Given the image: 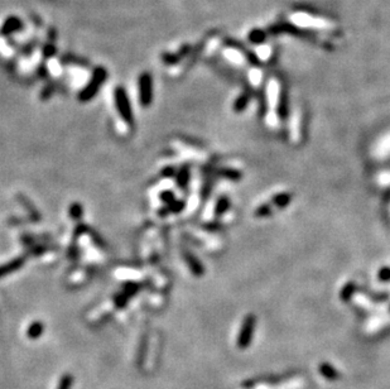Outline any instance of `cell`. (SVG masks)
I'll return each instance as SVG.
<instances>
[{
  "instance_id": "25",
  "label": "cell",
  "mask_w": 390,
  "mask_h": 389,
  "mask_svg": "<svg viewBox=\"0 0 390 389\" xmlns=\"http://www.w3.org/2000/svg\"><path fill=\"white\" fill-rule=\"evenodd\" d=\"M19 200L23 202V204H24L25 209L29 210V211H30V215H32V217H33V220H34V221H38V220H41V216H40V215H38L37 210L32 209V206H28V205H29V202H28V200L25 199L24 196H22V193L19 195Z\"/></svg>"
},
{
  "instance_id": "28",
  "label": "cell",
  "mask_w": 390,
  "mask_h": 389,
  "mask_svg": "<svg viewBox=\"0 0 390 389\" xmlns=\"http://www.w3.org/2000/svg\"><path fill=\"white\" fill-rule=\"evenodd\" d=\"M71 383H72L71 375H64V377L61 379V382H59L58 389H69L71 388Z\"/></svg>"
},
{
  "instance_id": "7",
  "label": "cell",
  "mask_w": 390,
  "mask_h": 389,
  "mask_svg": "<svg viewBox=\"0 0 390 389\" xmlns=\"http://www.w3.org/2000/svg\"><path fill=\"white\" fill-rule=\"evenodd\" d=\"M25 263V256H18V258L12 259L10 262L2 264L0 266V278H4V277L9 276V274L14 273L18 269L22 268Z\"/></svg>"
},
{
  "instance_id": "15",
  "label": "cell",
  "mask_w": 390,
  "mask_h": 389,
  "mask_svg": "<svg viewBox=\"0 0 390 389\" xmlns=\"http://www.w3.org/2000/svg\"><path fill=\"white\" fill-rule=\"evenodd\" d=\"M249 95L246 94V92H244V94L240 95L239 98L235 100L234 103V111L235 113H241V111H244L245 109H246L247 104H249Z\"/></svg>"
},
{
  "instance_id": "4",
  "label": "cell",
  "mask_w": 390,
  "mask_h": 389,
  "mask_svg": "<svg viewBox=\"0 0 390 389\" xmlns=\"http://www.w3.org/2000/svg\"><path fill=\"white\" fill-rule=\"evenodd\" d=\"M139 103L143 108H149L153 103V79L149 72H143L138 80Z\"/></svg>"
},
{
  "instance_id": "26",
  "label": "cell",
  "mask_w": 390,
  "mask_h": 389,
  "mask_svg": "<svg viewBox=\"0 0 390 389\" xmlns=\"http://www.w3.org/2000/svg\"><path fill=\"white\" fill-rule=\"evenodd\" d=\"M378 278H379V281H383V282L390 281V268L389 267H384V268H381L380 271H379Z\"/></svg>"
},
{
  "instance_id": "1",
  "label": "cell",
  "mask_w": 390,
  "mask_h": 389,
  "mask_svg": "<svg viewBox=\"0 0 390 389\" xmlns=\"http://www.w3.org/2000/svg\"><path fill=\"white\" fill-rule=\"evenodd\" d=\"M108 77V71L104 67H97L96 70L92 74L91 80L89 81V84L84 87V89L80 91L79 94V100L81 103H87V101L92 100L97 95L99 90L101 89L102 84L105 82Z\"/></svg>"
},
{
  "instance_id": "6",
  "label": "cell",
  "mask_w": 390,
  "mask_h": 389,
  "mask_svg": "<svg viewBox=\"0 0 390 389\" xmlns=\"http://www.w3.org/2000/svg\"><path fill=\"white\" fill-rule=\"evenodd\" d=\"M183 259H185L186 264L188 266L190 271L195 274L196 277H202L205 274V268H203V264L192 251L190 250H183Z\"/></svg>"
},
{
  "instance_id": "16",
  "label": "cell",
  "mask_w": 390,
  "mask_h": 389,
  "mask_svg": "<svg viewBox=\"0 0 390 389\" xmlns=\"http://www.w3.org/2000/svg\"><path fill=\"white\" fill-rule=\"evenodd\" d=\"M265 40H267V32H264V30L254 29L250 32L249 41L252 43H254V45H260V43L264 42Z\"/></svg>"
},
{
  "instance_id": "2",
  "label": "cell",
  "mask_w": 390,
  "mask_h": 389,
  "mask_svg": "<svg viewBox=\"0 0 390 389\" xmlns=\"http://www.w3.org/2000/svg\"><path fill=\"white\" fill-rule=\"evenodd\" d=\"M114 101H115V108L118 110L119 115L121 116L124 121L128 125H133L134 123V114L133 108H131L130 100H129L126 90L124 87L118 86L114 91Z\"/></svg>"
},
{
  "instance_id": "33",
  "label": "cell",
  "mask_w": 390,
  "mask_h": 389,
  "mask_svg": "<svg viewBox=\"0 0 390 389\" xmlns=\"http://www.w3.org/2000/svg\"><path fill=\"white\" fill-rule=\"evenodd\" d=\"M169 214L170 212H169V209H168V206L162 207V209L158 211V216H161V217L167 216V215H169Z\"/></svg>"
},
{
  "instance_id": "10",
  "label": "cell",
  "mask_w": 390,
  "mask_h": 389,
  "mask_svg": "<svg viewBox=\"0 0 390 389\" xmlns=\"http://www.w3.org/2000/svg\"><path fill=\"white\" fill-rule=\"evenodd\" d=\"M20 27H22V22H20L18 18L10 17L9 19H7V22L4 23V25H3L2 33L3 35H9V33H13L19 29Z\"/></svg>"
},
{
  "instance_id": "3",
  "label": "cell",
  "mask_w": 390,
  "mask_h": 389,
  "mask_svg": "<svg viewBox=\"0 0 390 389\" xmlns=\"http://www.w3.org/2000/svg\"><path fill=\"white\" fill-rule=\"evenodd\" d=\"M255 326H257V318H255L253 313H250L242 321L239 335H237V347L239 349L244 350L249 347L250 342L253 341V338H254Z\"/></svg>"
},
{
  "instance_id": "14",
  "label": "cell",
  "mask_w": 390,
  "mask_h": 389,
  "mask_svg": "<svg viewBox=\"0 0 390 389\" xmlns=\"http://www.w3.org/2000/svg\"><path fill=\"white\" fill-rule=\"evenodd\" d=\"M68 215L72 220L75 221H79L82 219V215H84V207L79 202H74L72 205H69L68 207Z\"/></svg>"
},
{
  "instance_id": "32",
  "label": "cell",
  "mask_w": 390,
  "mask_h": 389,
  "mask_svg": "<svg viewBox=\"0 0 390 389\" xmlns=\"http://www.w3.org/2000/svg\"><path fill=\"white\" fill-rule=\"evenodd\" d=\"M55 52H56V49L52 45L46 46V48H45V56L46 57H52L53 54H55Z\"/></svg>"
},
{
  "instance_id": "9",
  "label": "cell",
  "mask_w": 390,
  "mask_h": 389,
  "mask_svg": "<svg viewBox=\"0 0 390 389\" xmlns=\"http://www.w3.org/2000/svg\"><path fill=\"white\" fill-rule=\"evenodd\" d=\"M292 201V195L288 192H281L275 195L274 197L272 199L270 204H272L273 207H277V209H284V207L288 206Z\"/></svg>"
},
{
  "instance_id": "8",
  "label": "cell",
  "mask_w": 390,
  "mask_h": 389,
  "mask_svg": "<svg viewBox=\"0 0 390 389\" xmlns=\"http://www.w3.org/2000/svg\"><path fill=\"white\" fill-rule=\"evenodd\" d=\"M190 180H191L190 166L183 165L182 167H180V170L177 171V175H175V183H177V186L181 188V190H187Z\"/></svg>"
},
{
  "instance_id": "20",
  "label": "cell",
  "mask_w": 390,
  "mask_h": 389,
  "mask_svg": "<svg viewBox=\"0 0 390 389\" xmlns=\"http://www.w3.org/2000/svg\"><path fill=\"white\" fill-rule=\"evenodd\" d=\"M219 176L227 178V180H232V181H237V180H240V178H241V175H240V172H237V171H235V170H229V168H223V170L219 171Z\"/></svg>"
},
{
  "instance_id": "17",
  "label": "cell",
  "mask_w": 390,
  "mask_h": 389,
  "mask_svg": "<svg viewBox=\"0 0 390 389\" xmlns=\"http://www.w3.org/2000/svg\"><path fill=\"white\" fill-rule=\"evenodd\" d=\"M355 291H356V284L352 283V282H350V283H347L342 289H341L340 298L342 301H345V302H347V301L352 297V295L355 293Z\"/></svg>"
},
{
  "instance_id": "27",
  "label": "cell",
  "mask_w": 390,
  "mask_h": 389,
  "mask_svg": "<svg viewBox=\"0 0 390 389\" xmlns=\"http://www.w3.org/2000/svg\"><path fill=\"white\" fill-rule=\"evenodd\" d=\"M128 298H129V296H126L124 292L118 293V295H116V297H115L116 306H118V307H124V306H125V303H126V301H128Z\"/></svg>"
},
{
  "instance_id": "11",
  "label": "cell",
  "mask_w": 390,
  "mask_h": 389,
  "mask_svg": "<svg viewBox=\"0 0 390 389\" xmlns=\"http://www.w3.org/2000/svg\"><path fill=\"white\" fill-rule=\"evenodd\" d=\"M318 370L320 373H321V374L329 380H337L338 377H340L337 370H336L334 367H331L330 364H327V363H322V364H320Z\"/></svg>"
},
{
  "instance_id": "31",
  "label": "cell",
  "mask_w": 390,
  "mask_h": 389,
  "mask_svg": "<svg viewBox=\"0 0 390 389\" xmlns=\"http://www.w3.org/2000/svg\"><path fill=\"white\" fill-rule=\"evenodd\" d=\"M162 175H163V177H175V175H177V171H175V168L173 167H166L162 170Z\"/></svg>"
},
{
  "instance_id": "34",
  "label": "cell",
  "mask_w": 390,
  "mask_h": 389,
  "mask_svg": "<svg viewBox=\"0 0 390 389\" xmlns=\"http://www.w3.org/2000/svg\"><path fill=\"white\" fill-rule=\"evenodd\" d=\"M68 255H71V258H75V256L77 255V248L76 246H72V248H69L68 250Z\"/></svg>"
},
{
  "instance_id": "18",
  "label": "cell",
  "mask_w": 390,
  "mask_h": 389,
  "mask_svg": "<svg viewBox=\"0 0 390 389\" xmlns=\"http://www.w3.org/2000/svg\"><path fill=\"white\" fill-rule=\"evenodd\" d=\"M43 333V323L42 322H33L32 325L29 326V329H28L27 331V335L28 338L30 339H37L40 338L41 334Z\"/></svg>"
},
{
  "instance_id": "5",
  "label": "cell",
  "mask_w": 390,
  "mask_h": 389,
  "mask_svg": "<svg viewBox=\"0 0 390 389\" xmlns=\"http://www.w3.org/2000/svg\"><path fill=\"white\" fill-rule=\"evenodd\" d=\"M270 35H279V33H288V35L296 36L298 38H303V40H309V41H316V35L311 30L301 29V28L296 27V25L291 24L288 22L283 23H277V24L269 27Z\"/></svg>"
},
{
  "instance_id": "21",
  "label": "cell",
  "mask_w": 390,
  "mask_h": 389,
  "mask_svg": "<svg viewBox=\"0 0 390 389\" xmlns=\"http://www.w3.org/2000/svg\"><path fill=\"white\" fill-rule=\"evenodd\" d=\"M297 9L301 10V12L307 13V14L309 15H317V17H325V15H327L325 14L324 10H320L317 9V8L311 7V5H301V7H298ZM327 17H330V15H327Z\"/></svg>"
},
{
  "instance_id": "13",
  "label": "cell",
  "mask_w": 390,
  "mask_h": 389,
  "mask_svg": "<svg viewBox=\"0 0 390 389\" xmlns=\"http://www.w3.org/2000/svg\"><path fill=\"white\" fill-rule=\"evenodd\" d=\"M278 114L281 119H286L287 114H288V98H287V92L284 90H281L280 96H279Z\"/></svg>"
},
{
  "instance_id": "24",
  "label": "cell",
  "mask_w": 390,
  "mask_h": 389,
  "mask_svg": "<svg viewBox=\"0 0 390 389\" xmlns=\"http://www.w3.org/2000/svg\"><path fill=\"white\" fill-rule=\"evenodd\" d=\"M159 199H161V201L163 202V204L169 205V204H172L173 201H174L175 197H174V193H173V191L166 190V191H163V192L159 193Z\"/></svg>"
},
{
  "instance_id": "22",
  "label": "cell",
  "mask_w": 390,
  "mask_h": 389,
  "mask_svg": "<svg viewBox=\"0 0 390 389\" xmlns=\"http://www.w3.org/2000/svg\"><path fill=\"white\" fill-rule=\"evenodd\" d=\"M167 206L168 209H169L170 214H180V212H182L183 210H185L186 201H183V200H174L172 204L167 205Z\"/></svg>"
},
{
  "instance_id": "30",
  "label": "cell",
  "mask_w": 390,
  "mask_h": 389,
  "mask_svg": "<svg viewBox=\"0 0 390 389\" xmlns=\"http://www.w3.org/2000/svg\"><path fill=\"white\" fill-rule=\"evenodd\" d=\"M89 233H90V234H91L92 240H94L95 244H96L97 246H101V248H105V242L101 239V238H100L99 234H96V233L92 232V230H89Z\"/></svg>"
},
{
  "instance_id": "12",
  "label": "cell",
  "mask_w": 390,
  "mask_h": 389,
  "mask_svg": "<svg viewBox=\"0 0 390 389\" xmlns=\"http://www.w3.org/2000/svg\"><path fill=\"white\" fill-rule=\"evenodd\" d=\"M229 209H230V199L229 197L227 196L219 197V200L216 201V205H215V210H214V212H215V216L216 217L223 216V215Z\"/></svg>"
},
{
  "instance_id": "23",
  "label": "cell",
  "mask_w": 390,
  "mask_h": 389,
  "mask_svg": "<svg viewBox=\"0 0 390 389\" xmlns=\"http://www.w3.org/2000/svg\"><path fill=\"white\" fill-rule=\"evenodd\" d=\"M138 291H139V284L134 283V282H128V283L124 284V287H123V292L125 293L126 296H129V297H130V296H133V295H135V293Z\"/></svg>"
},
{
  "instance_id": "19",
  "label": "cell",
  "mask_w": 390,
  "mask_h": 389,
  "mask_svg": "<svg viewBox=\"0 0 390 389\" xmlns=\"http://www.w3.org/2000/svg\"><path fill=\"white\" fill-rule=\"evenodd\" d=\"M273 212L272 204H263L255 210V216L257 217H268L270 216Z\"/></svg>"
},
{
  "instance_id": "29",
  "label": "cell",
  "mask_w": 390,
  "mask_h": 389,
  "mask_svg": "<svg viewBox=\"0 0 390 389\" xmlns=\"http://www.w3.org/2000/svg\"><path fill=\"white\" fill-rule=\"evenodd\" d=\"M89 230H90L89 228H87L86 225H85V224H82V222H81V224H79V225H77L76 228H75V232H74V235H75V238H79V237H81V235L84 234V233L89 232Z\"/></svg>"
}]
</instances>
